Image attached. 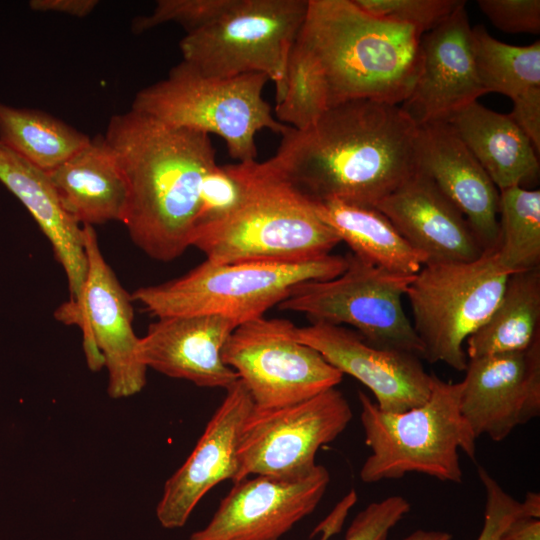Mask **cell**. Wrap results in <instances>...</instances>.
<instances>
[{
    "label": "cell",
    "mask_w": 540,
    "mask_h": 540,
    "mask_svg": "<svg viewBox=\"0 0 540 540\" xmlns=\"http://www.w3.org/2000/svg\"><path fill=\"white\" fill-rule=\"evenodd\" d=\"M352 417L336 387L283 407L253 406L239 435L235 482L250 476L292 480L309 475L317 466V451L334 441Z\"/></svg>",
    "instance_id": "obj_13"
},
{
    "label": "cell",
    "mask_w": 540,
    "mask_h": 540,
    "mask_svg": "<svg viewBox=\"0 0 540 540\" xmlns=\"http://www.w3.org/2000/svg\"><path fill=\"white\" fill-rule=\"evenodd\" d=\"M540 336V267L509 275L502 297L466 341L468 359L518 352Z\"/></svg>",
    "instance_id": "obj_26"
},
{
    "label": "cell",
    "mask_w": 540,
    "mask_h": 540,
    "mask_svg": "<svg viewBox=\"0 0 540 540\" xmlns=\"http://www.w3.org/2000/svg\"><path fill=\"white\" fill-rule=\"evenodd\" d=\"M477 5L489 21L503 32H540L539 0H479Z\"/></svg>",
    "instance_id": "obj_35"
},
{
    "label": "cell",
    "mask_w": 540,
    "mask_h": 540,
    "mask_svg": "<svg viewBox=\"0 0 540 540\" xmlns=\"http://www.w3.org/2000/svg\"><path fill=\"white\" fill-rule=\"evenodd\" d=\"M410 509L409 501L401 495L372 502L354 517L344 540H388L390 531Z\"/></svg>",
    "instance_id": "obj_33"
},
{
    "label": "cell",
    "mask_w": 540,
    "mask_h": 540,
    "mask_svg": "<svg viewBox=\"0 0 540 540\" xmlns=\"http://www.w3.org/2000/svg\"><path fill=\"white\" fill-rule=\"evenodd\" d=\"M83 231L88 269L81 298L76 305H61L55 318L81 329L88 367L107 369L109 396L131 397L144 388L147 372L138 354L131 295L106 262L93 226L85 225Z\"/></svg>",
    "instance_id": "obj_11"
},
{
    "label": "cell",
    "mask_w": 540,
    "mask_h": 540,
    "mask_svg": "<svg viewBox=\"0 0 540 540\" xmlns=\"http://www.w3.org/2000/svg\"><path fill=\"white\" fill-rule=\"evenodd\" d=\"M103 137L126 181L121 222L130 238L154 260L178 258L191 246L202 182L217 164L210 136L130 109L110 118Z\"/></svg>",
    "instance_id": "obj_3"
},
{
    "label": "cell",
    "mask_w": 540,
    "mask_h": 540,
    "mask_svg": "<svg viewBox=\"0 0 540 540\" xmlns=\"http://www.w3.org/2000/svg\"><path fill=\"white\" fill-rule=\"evenodd\" d=\"M422 36L412 26L366 12L354 0H308L276 118L300 129L351 100L402 104L420 70Z\"/></svg>",
    "instance_id": "obj_1"
},
{
    "label": "cell",
    "mask_w": 540,
    "mask_h": 540,
    "mask_svg": "<svg viewBox=\"0 0 540 540\" xmlns=\"http://www.w3.org/2000/svg\"><path fill=\"white\" fill-rule=\"evenodd\" d=\"M346 267V256L333 254L299 262L213 263L205 259L180 277L139 287L130 295L157 318L220 315L240 325L263 317L297 284L332 279Z\"/></svg>",
    "instance_id": "obj_6"
},
{
    "label": "cell",
    "mask_w": 540,
    "mask_h": 540,
    "mask_svg": "<svg viewBox=\"0 0 540 540\" xmlns=\"http://www.w3.org/2000/svg\"><path fill=\"white\" fill-rule=\"evenodd\" d=\"M314 205L320 219L357 257L406 275H415L425 264L424 258L378 209L339 200Z\"/></svg>",
    "instance_id": "obj_25"
},
{
    "label": "cell",
    "mask_w": 540,
    "mask_h": 540,
    "mask_svg": "<svg viewBox=\"0 0 540 540\" xmlns=\"http://www.w3.org/2000/svg\"><path fill=\"white\" fill-rule=\"evenodd\" d=\"M281 136L268 161L313 202L375 208L419 170V127L400 105L347 101Z\"/></svg>",
    "instance_id": "obj_2"
},
{
    "label": "cell",
    "mask_w": 540,
    "mask_h": 540,
    "mask_svg": "<svg viewBox=\"0 0 540 540\" xmlns=\"http://www.w3.org/2000/svg\"><path fill=\"white\" fill-rule=\"evenodd\" d=\"M509 117L540 151V90L533 91L515 101Z\"/></svg>",
    "instance_id": "obj_36"
},
{
    "label": "cell",
    "mask_w": 540,
    "mask_h": 540,
    "mask_svg": "<svg viewBox=\"0 0 540 540\" xmlns=\"http://www.w3.org/2000/svg\"><path fill=\"white\" fill-rule=\"evenodd\" d=\"M460 411L476 438L494 442L540 415V336L525 350L468 359Z\"/></svg>",
    "instance_id": "obj_15"
},
{
    "label": "cell",
    "mask_w": 540,
    "mask_h": 540,
    "mask_svg": "<svg viewBox=\"0 0 540 540\" xmlns=\"http://www.w3.org/2000/svg\"><path fill=\"white\" fill-rule=\"evenodd\" d=\"M474 60L486 93L496 92L512 102L540 90V42L515 46L491 36L483 25L472 27Z\"/></svg>",
    "instance_id": "obj_28"
},
{
    "label": "cell",
    "mask_w": 540,
    "mask_h": 540,
    "mask_svg": "<svg viewBox=\"0 0 540 540\" xmlns=\"http://www.w3.org/2000/svg\"><path fill=\"white\" fill-rule=\"evenodd\" d=\"M0 182L26 207L49 240L67 277L68 302L78 304L88 269L83 226L63 209L47 173L1 142Z\"/></svg>",
    "instance_id": "obj_22"
},
{
    "label": "cell",
    "mask_w": 540,
    "mask_h": 540,
    "mask_svg": "<svg viewBox=\"0 0 540 540\" xmlns=\"http://www.w3.org/2000/svg\"><path fill=\"white\" fill-rule=\"evenodd\" d=\"M375 208L425 264L471 262L485 252L463 214L419 170Z\"/></svg>",
    "instance_id": "obj_20"
},
{
    "label": "cell",
    "mask_w": 540,
    "mask_h": 540,
    "mask_svg": "<svg viewBox=\"0 0 540 540\" xmlns=\"http://www.w3.org/2000/svg\"><path fill=\"white\" fill-rule=\"evenodd\" d=\"M346 259L340 275L297 284L277 307L303 313L312 322L350 325L373 346L422 358V344L402 304L414 275L386 270L352 253Z\"/></svg>",
    "instance_id": "obj_10"
},
{
    "label": "cell",
    "mask_w": 540,
    "mask_h": 540,
    "mask_svg": "<svg viewBox=\"0 0 540 540\" xmlns=\"http://www.w3.org/2000/svg\"><path fill=\"white\" fill-rule=\"evenodd\" d=\"M461 388V382L432 373L428 399L399 413L382 411L359 391L364 441L371 450L359 472L361 481L370 484L420 473L462 483L459 450L475 460L477 438L460 411Z\"/></svg>",
    "instance_id": "obj_5"
},
{
    "label": "cell",
    "mask_w": 540,
    "mask_h": 540,
    "mask_svg": "<svg viewBox=\"0 0 540 540\" xmlns=\"http://www.w3.org/2000/svg\"><path fill=\"white\" fill-rule=\"evenodd\" d=\"M499 192V263L510 274L540 267V191Z\"/></svg>",
    "instance_id": "obj_29"
},
{
    "label": "cell",
    "mask_w": 540,
    "mask_h": 540,
    "mask_svg": "<svg viewBox=\"0 0 540 540\" xmlns=\"http://www.w3.org/2000/svg\"><path fill=\"white\" fill-rule=\"evenodd\" d=\"M293 334L343 375L365 385L384 412L409 410L430 395L432 374L426 372L416 354L373 346L357 332L326 322L295 326Z\"/></svg>",
    "instance_id": "obj_16"
},
{
    "label": "cell",
    "mask_w": 540,
    "mask_h": 540,
    "mask_svg": "<svg viewBox=\"0 0 540 540\" xmlns=\"http://www.w3.org/2000/svg\"><path fill=\"white\" fill-rule=\"evenodd\" d=\"M230 0H159L153 11L135 18L133 32L139 34L166 23L181 25L191 32L220 14Z\"/></svg>",
    "instance_id": "obj_32"
},
{
    "label": "cell",
    "mask_w": 540,
    "mask_h": 540,
    "mask_svg": "<svg viewBox=\"0 0 540 540\" xmlns=\"http://www.w3.org/2000/svg\"><path fill=\"white\" fill-rule=\"evenodd\" d=\"M499 540H540V519L518 516L506 527Z\"/></svg>",
    "instance_id": "obj_39"
},
{
    "label": "cell",
    "mask_w": 540,
    "mask_h": 540,
    "mask_svg": "<svg viewBox=\"0 0 540 540\" xmlns=\"http://www.w3.org/2000/svg\"><path fill=\"white\" fill-rule=\"evenodd\" d=\"M90 140L44 111L0 103V142L43 172L62 165Z\"/></svg>",
    "instance_id": "obj_27"
},
{
    "label": "cell",
    "mask_w": 540,
    "mask_h": 540,
    "mask_svg": "<svg viewBox=\"0 0 540 540\" xmlns=\"http://www.w3.org/2000/svg\"><path fill=\"white\" fill-rule=\"evenodd\" d=\"M524 515L540 519V494L529 491L526 493L524 501L521 502Z\"/></svg>",
    "instance_id": "obj_41"
},
{
    "label": "cell",
    "mask_w": 540,
    "mask_h": 540,
    "mask_svg": "<svg viewBox=\"0 0 540 540\" xmlns=\"http://www.w3.org/2000/svg\"><path fill=\"white\" fill-rule=\"evenodd\" d=\"M244 163L241 202L195 231L191 246L213 263L299 262L331 254L340 239L320 219L314 202L268 160Z\"/></svg>",
    "instance_id": "obj_4"
},
{
    "label": "cell",
    "mask_w": 540,
    "mask_h": 540,
    "mask_svg": "<svg viewBox=\"0 0 540 540\" xmlns=\"http://www.w3.org/2000/svg\"><path fill=\"white\" fill-rule=\"evenodd\" d=\"M366 12L409 25L422 35L438 27L461 5L462 0H354Z\"/></svg>",
    "instance_id": "obj_31"
},
{
    "label": "cell",
    "mask_w": 540,
    "mask_h": 540,
    "mask_svg": "<svg viewBox=\"0 0 540 540\" xmlns=\"http://www.w3.org/2000/svg\"><path fill=\"white\" fill-rule=\"evenodd\" d=\"M478 476L485 490L484 523L477 540H499L506 527L518 516H525L521 502L507 493L482 466Z\"/></svg>",
    "instance_id": "obj_34"
},
{
    "label": "cell",
    "mask_w": 540,
    "mask_h": 540,
    "mask_svg": "<svg viewBox=\"0 0 540 540\" xmlns=\"http://www.w3.org/2000/svg\"><path fill=\"white\" fill-rule=\"evenodd\" d=\"M295 324L260 317L238 325L222 349L258 409L295 404L335 388L343 374L312 347L299 342Z\"/></svg>",
    "instance_id": "obj_12"
},
{
    "label": "cell",
    "mask_w": 540,
    "mask_h": 540,
    "mask_svg": "<svg viewBox=\"0 0 540 540\" xmlns=\"http://www.w3.org/2000/svg\"><path fill=\"white\" fill-rule=\"evenodd\" d=\"M419 171L463 214L485 251L499 244V190L446 121L419 127Z\"/></svg>",
    "instance_id": "obj_21"
},
{
    "label": "cell",
    "mask_w": 540,
    "mask_h": 540,
    "mask_svg": "<svg viewBox=\"0 0 540 540\" xmlns=\"http://www.w3.org/2000/svg\"><path fill=\"white\" fill-rule=\"evenodd\" d=\"M495 250L471 262L424 264L408 285L412 325L428 362L465 371L464 342L490 317L510 275Z\"/></svg>",
    "instance_id": "obj_9"
},
{
    "label": "cell",
    "mask_w": 540,
    "mask_h": 540,
    "mask_svg": "<svg viewBox=\"0 0 540 540\" xmlns=\"http://www.w3.org/2000/svg\"><path fill=\"white\" fill-rule=\"evenodd\" d=\"M446 122L499 191L522 187L538 178V153L508 114L495 112L474 101Z\"/></svg>",
    "instance_id": "obj_24"
},
{
    "label": "cell",
    "mask_w": 540,
    "mask_h": 540,
    "mask_svg": "<svg viewBox=\"0 0 540 540\" xmlns=\"http://www.w3.org/2000/svg\"><path fill=\"white\" fill-rule=\"evenodd\" d=\"M245 185L244 162L214 165L202 182L194 233L231 213L241 202Z\"/></svg>",
    "instance_id": "obj_30"
},
{
    "label": "cell",
    "mask_w": 540,
    "mask_h": 540,
    "mask_svg": "<svg viewBox=\"0 0 540 540\" xmlns=\"http://www.w3.org/2000/svg\"><path fill=\"white\" fill-rule=\"evenodd\" d=\"M237 322L220 315L157 318L140 337L145 367L196 386L227 390L239 378L222 360V349Z\"/></svg>",
    "instance_id": "obj_19"
},
{
    "label": "cell",
    "mask_w": 540,
    "mask_h": 540,
    "mask_svg": "<svg viewBox=\"0 0 540 540\" xmlns=\"http://www.w3.org/2000/svg\"><path fill=\"white\" fill-rule=\"evenodd\" d=\"M357 494L352 489L341 502L335 507L331 514L325 518L310 534L313 538L315 534L322 533L320 540H328L331 536L338 533L343 525V522L348 514V510L355 504Z\"/></svg>",
    "instance_id": "obj_38"
},
{
    "label": "cell",
    "mask_w": 540,
    "mask_h": 540,
    "mask_svg": "<svg viewBox=\"0 0 540 540\" xmlns=\"http://www.w3.org/2000/svg\"><path fill=\"white\" fill-rule=\"evenodd\" d=\"M453 535L446 531L417 529L403 540H452Z\"/></svg>",
    "instance_id": "obj_40"
},
{
    "label": "cell",
    "mask_w": 540,
    "mask_h": 540,
    "mask_svg": "<svg viewBox=\"0 0 540 540\" xmlns=\"http://www.w3.org/2000/svg\"><path fill=\"white\" fill-rule=\"evenodd\" d=\"M47 175L63 209L80 225L122 221L126 181L103 135Z\"/></svg>",
    "instance_id": "obj_23"
},
{
    "label": "cell",
    "mask_w": 540,
    "mask_h": 540,
    "mask_svg": "<svg viewBox=\"0 0 540 540\" xmlns=\"http://www.w3.org/2000/svg\"><path fill=\"white\" fill-rule=\"evenodd\" d=\"M99 4L98 0H31L29 6L37 12H53L84 18Z\"/></svg>",
    "instance_id": "obj_37"
},
{
    "label": "cell",
    "mask_w": 540,
    "mask_h": 540,
    "mask_svg": "<svg viewBox=\"0 0 540 540\" xmlns=\"http://www.w3.org/2000/svg\"><path fill=\"white\" fill-rule=\"evenodd\" d=\"M308 0H230L208 23L181 39L182 61L210 77L260 73L284 93L289 55Z\"/></svg>",
    "instance_id": "obj_8"
},
{
    "label": "cell",
    "mask_w": 540,
    "mask_h": 540,
    "mask_svg": "<svg viewBox=\"0 0 540 540\" xmlns=\"http://www.w3.org/2000/svg\"><path fill=\"white\" fill-rule=\"evenodd\" d=\"M466 4L421 38V64L401 109L418 126L447 121L486 94L477 75Z\"/></svg>",
    "instance_id": "obj_18"
},
{
    "label": "cell",
    "mask_w": 540,
    "mask_h": 540,
    "mask_svg": "<svg viewBox=\"0 0 540 540\" xmlns=\"http://www.w3.org/2000/svg\"><path fill=\"white\" fill-rule=\"evenodd\" d=\"M329 482V471L318 464L300 479H242L221 500L208 524L189 540H279L316 509Z\"/></svg>",
    "instance_id": "obj_14"
},
{
    "label": "cell",
    "mask_w": 540,
    "mask_h": 540,
    "mask_svg": "<svg viewBox=\"0 0 540 540\" xmlns=\"http://www.w3.org/2000/svg\"><path fill=\"white\" fill-rule=\"evenodd\" d=\"M268 81L260 73L205 76L181 61L165 79L138 91L131 109L172 127L215 134L233 159L255 161L260 130L281 135L290 127L274 117L263 98Z\"/></svg>",
    "instance_id": "obj_7"
},
{
    "label": "cell",
    "mask_w": 540,
    "mask_h": 540,
    "mask_svg": "<svg viewBox=\"0 0 540 540\" xmlns=\"http://www.w3.org/2000/svg\"><path fill=\"white\" fill-rule=\"evenodd\" d=\"M253 406L240 380L226 390L194 449L164 484L156 507L157 519L164 528L183 527L212 488L226 480L236 481L239 435Z\"/></svg>",
    "instance_id": "obj_17"
}]
</instances>
